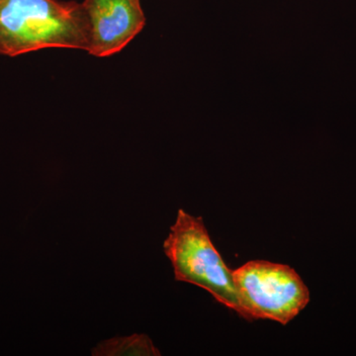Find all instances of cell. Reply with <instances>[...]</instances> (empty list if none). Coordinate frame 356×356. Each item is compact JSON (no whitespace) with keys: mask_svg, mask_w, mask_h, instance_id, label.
<instances>
[{"mask_svg":"<svg viewBox=\"0 0 356 356\" xmlns=\"http://www.w3.org/2000/svg\"><path fill=\"white\" fill-rule=\"evenodd\" d=\"M163 252L172 262L175 280L206 290L222 306L245 317L234 270L219 254L202 217L178 210L177 220L163 243Z\"/></svg>","mask_w":356,"mask_h":356,"instance_id":"cell-2","label":"cell"},{"mask_svg":"<svg viewBox=\"0 0 356 356\" xmlns=\"http://www.w3.org/2000/svg\"><path fill=\"white\" fill-rule=\"evenodd\" d=\"M95 356H156L161 353L146 334L113 337L102 341L92 350Z\"/></svg>","mask_w":356,"mask_h":356,"instance_id":"cell-5","label":"cell"},{"mask_svg":"<svg viewBox=\"0 0 356 356\" xmlns=\"http://www.w3.org/2000/svg\"><path fill=\"white\" fill-rule=\"evenodd\" d=\"M234 282L245 320L289 324L310 302V290L287 264L248 261L234 270Z\"/></svg>","mask_w":356,"mask_h":356,"instance_id":"cell-3","label":"cell"},{"mask_svg":"<svg viewBox=\"0 0 356 356\" xmlns=\"http://www.w3.org/2000/svg\"><path fill=\"white\" fill-rule=\"evenodd\" d=\"M47 48L86 51L83 6L58 0H0V55L15 57Z\"/></svg>","mask_w":356,"mask_h":356,"instance_id":"cell-1","label":"cell"},{"mask_svg":"<svg viewBox=\"0 0 356 356\" xmlns=\"http://www.w3.org/2000/svg\"><path fill=\"white\" fill-rule=\"evenodd\" d=\"M90 55L105 58L120 53L146 23L140 0H84Z\"/></svg>","mask_w":356,"mask_h":356,"instance_id":"cell-4","label":"cell"}]
</instances>
